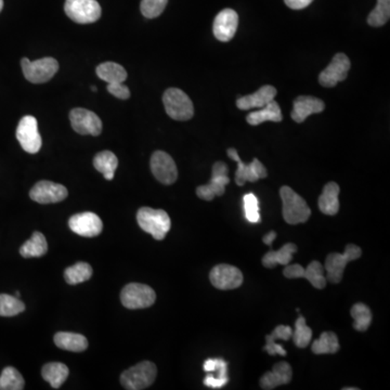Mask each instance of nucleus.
Returning <instances> with one entry per match:
<instances>
[{
  "label": "nucleus",
  "mask_w": 390,
  "mask_h": 390,
  "mask_svg": "<svg viewBox=\"0 0 390 390\" xmlns=\"http://www.w3.org/2000/svg\"><path fill=\"white\" fill-rule=\"evenodd\" d=\"M282 199V214L285 222L290 224H304L311 216V209L305 199L296 193L290 186H284L280 189Z\"/></svg>",
  "instance_id": "nucleus-1"
},
{
  "label": "nucleus",
  "mask_w": 390,
  "mask_h": 390,
  "mask_svg": "<svg viewBox=\"0 0 390 390\" xmlns=\"http://www.w3.org/2000/svg\"><path fill=\"white\" fill-rule=\"evenodd\" d=\"M137 222L139 227L157 241L165 239L171 227L170 218L163 209L142 207L137 213Z\"/></svg>",
  "instance_id": "nucleus-2"
},
{
  "label": "nucleus",
  "mask_w": 390,
  "mask_h": 390,
  "mask_svg": "<svg viewBox=\"0 0 390 390\" xmlns=\"http://www.w3.org/2000/svg\"><path fill=\"white\" fill-rule=\"evenodd\" d=\"M164 106L167 115L176 121H189L193 117L194 108L191 99L178 88H169L163 96Z\"/></svg>",
  "instance_id": "nucleus-3"
},
{
  "label": "nucleus",
  "mask_w": 390,
  "mask_h": 390,
  "mask_svg": "<svg viewBox=\"0 0 390 390\" xmlns=\"http://www.w3.org/2000/svg\"><path fill=\"white\" fill-rule=\"evenodd\" d=\"M157 376L154 363L144 361L121 374V383L127 390H142L151 386Z\"/></svg>",
  "instance_id": "nucleus-4"
},
{
  "label": "nucleus",
  "mask_w": 390,
  "mask_h": 390,
  "mask_svg": "<svg viewBox=\"0 0 390 390\" xmlns=\"http://www.w3.org/2000/svg\"><path fill=\"white\" fill-rule=\"evenodd\" d=\"M362 251L360 247L355 244H348L346 246L345 252L342 254L340 253H332L329 255L325 260V270H326V281L338 284L342 280L344 271L348 262L359 260Z\"/></svg>",
  "instance_id": "nucleus-5"
},
{
  "label": "nucleus",
  "mask_w": 390,
  "mask_h": 390,
  "mask_svg": "<svg viewBox=\"0 0 390 390\" xmlns=\"http://www.w3.org/2000/svg\"><path fill=\"white\" fill-rule=\"evenodd\" d=\"M23 74L30 83L43 84L50 81L59 70L58 61L55 58H43L30 61L23 58L21 61Z\"/></svg>",
  "instance_id": "nucleus-6"
},
{
  "label": "nucleus",
  "mask_w": 390,
  "mask_h": 390,
  "mask_svg": "<svg viewBox=\"0 0 390 390\" xmlns=\"http://www.w3.org/2000/svg\"><path fill=\"white\" fill-rule=\"evenodd\" d=\"M156 294L149 285L130 283L124 287L121 294V302L124 307L128 309H144L153 305Z\"/></svg>",
  "instance_id": "nucleus-7"
},
{
  "label": "nucleus",
  "mask_w": 390,
  "mask_h": 390,
  "mask_svg": "<svg viewBox=\"0 0 390 390\" xmlns=\"http://www.w3.org/2000/svg\"><path fill=\"white\" fill-rule=\"evenodd\" d=\"M64 11L74 22L89 24L100 19L102 10L97 0H66Z\"/></svg>",
  "instance_id": "nucleus-8"
},
{
  "label": "nucleus",
  "mask_w": 390,
  "mask_h": 390,
  "mask_svg": "<svg viewBox=\"0 0 390 390\" xmlns=\"http://www.w3.org/2000/svg\"><path fill=\"white\" fill-rule=\"evenodd\" d=\"M229 182L227 164L224 162H216L213 166L211 182L197 188V197L204 201H213L216 197H222L226 192V186Z\"/></svg>",
  "instance_id": "nucleus-9"
},
{
  "label": "nucleus",
  "mask_w": 390,
  "mask_h": 390,
  "mask_svg": "<svg viewBox=\"0 0 390 390\" xmlns=\"http://www.w3.org/2000/svg\"><path fill=\"white\" fill-rule=\"evenodd\" d=\"M283 275L287 279H298L305 277L311 283L312 286L317 290H323L326 286V277L324 275V268L321 262L313 260L308 264V267L304 268L300 264H286Z\"/></svg>",
  "instance_id": "nucleus-10"
},
{
  "label": "nucleus",
  "mask_w": 390,
  "mask_h": 390,
  "mask_svg": "<svg viewBox=\"0 0 390 390\" xmlns=\"http://www.w3.org/2000/svg\"><path fill=\"white\" fill-rule=\"evenodd\" d=\"M17 138L24 151L30 154L39 152L43 140L38 131L37 119L34 116L26 115L21 119L17 128Z\"/></svg>",
  "instance_id": "nucleus-11"
},
{
  "label": "nucleus",
  "mask_w": 390,
  "mask_h": 390,
  "mask_svg": "<svg viewBox=\"0 0 390 390\" xmlns=\"http://www.w3.org/2000/svg\"><path fill=\"white\" fill-rule=\"evenodd\" d=\"M228 156L237 163L235 171V184L237 186H244L245 182H256L260 179L267 178L268 173L266 167L260 163V159H254L252 163L245 164L240 159L237 150L228 149Z\"/></svg>",
  "instance_id": "nucleus-12"
},
{
  "label": "nucleus",
  "mask_w": 390,
  "mask_h": 390,
  "mask_svg": "<svg viewBox=\"0 0 390 390\" xmlns=\"http://www.w3.org/2000/svg\"><path fill=\"white\" fill-rule=\"evenodd\" d=\"M211 283L222 291L235 290L243 284V273L232 264H220L213 268L209 273Z\"/></svg>",
  "instance_id": "nucleus-13"
},
{
  "label": "nucleus",
  "mask_w": 390,
  "mask_h": 390,
  "mask_svg": "<svg viewBox=\"0 0 390 390\" xmlns=\"http://www.w3.org/2000/svg\"><path fill=\"white\" fill-rule=\"evenodd\" d=\"M72 128L79 135L99 136L102 131V121L96 113L83 108H76L70 113Z\"/></svg>",
  "instance_id": "nucleus-14"
},
{
  "label": "nucleus",
  "mask_w": 390,
  "mask_h": 390,
  "mask_svg": "<svg viewBox=\"0 0 390 390\" xmlns=\"http://www.w3.org/2000/svg\"><path fill=\"white\" fill-rule=\"evenodd\" d=\"M350 61L345 53H338L324 71L319 75V83L323 87L332 88L340 81H345L350 70Z\"/></svg>",
  "instance_id": "nucleus-15"
},
{
  "label": "nucleus",
  "mask_w": 390,
  "mask_h": 390,
  "mask_svg": "<svg viewBox=\"0 0 390 390\" xmlns=\"http://www.w3.org/2000/svg\"><path fill=\"white\" fill-rule=\"evenodd\" d=\"M151 170L161 184H173L178 178V169L176 163L166 152H154L151 157Z\"/></svg>",
  "instance_id": "nucleus-16"
},
{
  "label": "nucleus",
  "mask_w": 390,
  "mask_h": 390,
  "mask_svg": "<svg viewBox=\"0 0 390 390\" xmlns=\"http://www.w3.org/2000/svg\"><path fill=\"white\" fill-rule=\"evenodd\" d=\"M68 189L62 184L51 182H39L32 188L30 199L39 204L59 203L68 197Z\"/></svg>",
  "instance_id": "nucleus-17"
},
{
  "label": "nucleus",
  "mask_w": 390,
  "mask_h": 390,
  "mask_svg": "<svg viewBox=\"0 0 390 390\" xmlns=\"http://www.w3.org/2000/svg\"><path fill=\"white\" fill-rule=\"evenodd\" d=\"M68 226L72 231L84 237H97L102 232L104 224L95 213L86 212L74 215L70 218Z\"/></svg>",
  "instance_id": "nucleus-18"
},
{
  "label": "nucleus",
  "mask_w": 390,
  "mask_h": 390,
  "mask_svg": "<svg viewBox=\"0 0 390 390\" xmlns=\"http://www.w3.org/2000/svg\"><path fill=\"white\" fill-rule=\"evenodd\" d=\"M239 15L233 9H224L214 21V35L220 41H229L237 33Z\"/></svg>",
  "instance_id": "nucleus-19"
},
{
  "label": "nucleus",
  "mask_w": 390,
  "mask_h": 390,
  "mask_svg": "<svg viewBox=\"0 0 390 390\" xmlns=\"http://www.w3.org/2000/svg\"><path fill=\"white\" fill-rule=\"evenodd\" d=\"M292 367L282 361L273 365L270 372L264 373L260 378V387L264 390H272L277 386L286 385L292 380Z\"/></svg>",
  "instance_id": "nucleus-20"
},
{
  "label": "nucleus",
  "mask_w": 390,
  "mask_h": 390,
  "mask_svg": "<svg viewBox=\"0 0 390 390\" xmlns=\"http://www.w3.org/2000/svg\"><path fill=\"white\" fill-rule=\"evenodd\" d=\"M275 96H277V89L273 86H262V88L258 89L256 92L237 99V106L243 111L252 108H262L272 100H275Z\"/></svg>",
  "instance_id": "nucleus-21"
},
{
  "label": "nucleus",
  "mask_w": 390,
  "mask_h": 390,
  "mask_svg": "<svg viewBox=\"0 0 390 390\" xmlns=\"http://www.w3.org/2000/svg\"><path fill=\"white\" fill-rule=\"evenodd\" d=\"M325 108L324 102L315 97L300 96L294 100L292 119L296 123H302L311 114L321 113Z\"/></svg>",
  "instance_id": "nucleus-22"
},
{
  "label": "nucleus",
  "mask_w": 390,
  "mask_h": 390,
  "mask_svg": "<svg viewBox=\"0 0 390 390\" xmlns=\"http://www.w3.org/2000/svg\"><path fill=\"white\" fill-rule=\"evenodd\" d=\"M340 186L336 182H329L323 188L322 193L320 195L319 208L324 215L335 216L340 211Z\"/></svg>",
  "instance_id": "nucleus-23"
},
{
  "label": "nucleus",
  "mask_w": 390,
  "mask_h": 390,
  "mask_svg": "<svg viewBox=\"0 0 390 390\" xmlns=\"http://www.w3.org/2000/svg\"><path fill=\"white\" fill-rule=\"evenodd\" d=\"M296 252H298V245L294 243H286L279 251H270L267 254H264L262 257V266L269 269L277 267V264L286 266L291 264L293 255Z\"/></svg>",
  "instance_id": "nucleus-24"
},
{
  "label": "nucleus",
  "mask_w": 390,
  "mask_h": 390,
  "mask_svg": "<svg viewBox=\"0 0 390 390\" xmlns=\"http://www.w3.org/2000/svg\"><path fill=\"white\" fill-rule=\"evenodd\" d=\"M283 115L277 101L272 100L271 102L262 108L260 111L252 112L247 115L246 121L252 126H258L264 121H275L280 123L282 121Z\"/></svg>",
  "instance_id": "nucleus-25"
},
{
  "label": "nucleus",
  "mask_w": 390,
  "mask_h": 390,
  "mask_svg": "<svg viewBox=\"0 0 390 390\" xmlns=\"http://www.w3.org/2000/svg\"><path fill=\"white\" fill-rule=\"evenodd\" d=\"M55 344L61 349L81 353L88 347V340L77 333L59 332L55 335Z\"/></svg>",
  "instance_id": "nucleus-26"
},
{
  "label": "nucleus",
  "mask_w": 390,
  "mask_h": 390,
  "mask_svg": "<svg viewBox=\"0 0 390 390\" xmlns=\"http://www.w3.org/2000/svg\"><path fill=\"white\" fill-rule=\"evenodd\" d=\"M43 380L50 384L51 387L58 389L66 382L68 376V368L64 363L50 362L43 365Z\"/></svg>",
  "instance_id": "nucleus-27"
},
{
  "label": "nucleus",
  "mask_w": 390,
  "mask_h": 390,
  "mask_svg": "<svg viewBox=\"0 0 390 390\" xmlns=\"http://www.w3.org/2000/svg\"><path fill=\"white\" fill-rule=\"evenodd\" d=\"M119 165V159L111 151H102L97 154L93 159V166L97 170L104 174L106 180H112Z\"/></svg>",
  "instance_id": "nucleus-28"
},
{
  "label": "nucleus",
  "mask_w": 390,
  "mask_h": 390,
  "mask_svg": "<svg viewBox=\"0 0 390 390\" xmlns=\"http://www.w3.org/2000/svg\"><path fill=\"white\" fill-rule=\"evenodd\" d=\"M97 75L108 84L124 83L126 81L127 72L123 66L115 62H104L98 66Z\"/></svg>",
  "instance_id": "nucleus-29"
},
{
  "label": "nucleus",
  "mask_w": 390,
  "mask_h": 390,
  "mask_svg": "<svg viewBox=\"0 0 390 390\" xmlns=\"http://www.w3.org/2000/svg\"><path fill=\"white\" fill-rule=\"evenodd\" d=\"M48 252V243L41 232H34L30 240L21 246L20 254L24 258L41 257Z\"/></svg>",
  "instance_id": "nucleus-30"
},
{
  "label": "nucleus",
  "mask_w": 390,
  "mask_h": 390,
  "mask_svg": "<svg viewBox=\"0 0 390 390\" xmlns=\"http://www.w3.org/2000/svg\"><path fill=\"white\" fill-rule=\"evenodd\" d=\"M312 353L315 355L336 353L340 350V340L334 332H323L319 340L312 342Z\"/></svg>",
  "instance_id": "nucleus-31"
},
{
  "label": "nucleus",
  "mask_w": 390,
  "mask_h": 390,
  "mask_svg": "<svg viewBox=\"0 0 390 390\" xmlns=\"http://www.w3.org/2000/svg\"><path fill=\"white\" fill-rule=\"evenodd\" d=\"M92 275V268L87 262H77V264L66 268L64 271V279L68 284L76 285L86 282Z\"/></svg>",
  "instance_id": "nucleus-32"
},
{
  "label": "nucleus",
  "mask_w": 390,
  "mask_h": 390,
  "mask_svg": "<svg viewBox=\"0 0 390 390\" xmlns=\"http://www.w3.org/2000/svg\"><path fill=\"white\" fill-rule=\"evenodd\" d=\"M350 315L353 319V329L358 332H365L372 322V312L368 306L362 302L355 304L350 310Z\"/></svg>",
  "instance_id": "nucleus-33"
},
{
  "label": "nucleus",
  "mask_w": 390,
  "mask_h": 390,
  "mask_svg": "<svg viewBox=\"0 0 390 390\" xmlns=\"http://www.w3.org/2000/svg\"><path fill=\"white\" fill-rule=\"evenodd\" d=\"M24 385V378L12 367L6 368L0 376V390H22Z\"/></svg>",
  "instance_id": "nucleus-34"
},
{
  "label": "nucleus",
  "mask_w": 390,
  "mask_h": 390,
  "mask_svg": "<svg viewBox=\"0 0 390 390\" xmlns=\"http://www.w3.org/2000/svg\"><path fill=\"white\" fill-rule=\"evenodd\" d=\"M26 310V305L18 298L11 295L0 294V315L13 317Z\"/></svg>",
  "instance_id": "nucleus-35"
},
{
  "label": "nucleus",
  "mask_w": 390,
  "mask_h": 390,
  "mask_svg": "<svg viewBox=\"0 0 390 390\" xmlns=\"http://www.w3.org/2000/svg\"><path fill=\"white\" fill-rule=\"evenodd\" d=\"M292 338L296 347L306 348L309 345L312 338V330L306 323L305 318L300 317L296 320Z\"/></svg>",
  "instance_id": "nucleus-36"
},
{
  "label": "nucleus",
  "mask_w": 390,
  "mask_h": 390,
  "mask_svg": "<svg viewBox=\"0 0 390 390\" xmlns=\"http://www.w3.org/2000/svg\"><path fill=\"white\" fill-rule=\"evenodd\" d=\"M390 18V0H378V5L370 13L368 23L371 26L380 28L385 26Z\"/></svg>",
  "instance_id": "nucleus-37"
},
{
  "label": "nucleus",
  "mask_w": 390,
  "mask_h": 390,
  "mask_svg": "<svg viewBox=\"0 0 390 390\" xmlns=\"http://www.w3.org/2000/svg\"><path fill=\"white\" fill-rule=\"evenodd\" d=\"M168 0H142L140 10L148 19L157 18L166 8Z\"/></svg>",
  "instance_id": "nucleus-38"
},
{
  "label": "nucleus",
  "mask_w": 390,
  "mask_h": 390,
  "mask_svg": "<svg viewBox=\"0 0 390 390\" xmlns=\"http://www.w3.org/2000/svg\"><path fill=\"white\" fill-rule=\"evenodd\" d=\"M245 216L249 222L258 224L260 222V205L258 199L253 193L246 194L244 197Z\"/></svg>",
  "instance_id": "nucleus-39"
},
{
  "label": "nucleus",
  "mask_w": 390,
  "mask_h": 390,
  "mask_svg": "<svg viewBox=\"0 0 390 390\" xmlns=\"http://www.w3.org/2000/svg\"><path fill=\"white\" fill-rule=\"evenodd\" d=\"M217 376H213L212 373H207L204 380V385L213 389H220L224 387L229 382L228 378V363L222 365L220 370L217 371Z\"/></svg>",
  "instance_id": "nucleus-40"
},
{
  "label": "nucleus",
  "mask_w": 390,
  "mask_h": 390,
  "mask_svg": "<svg viewBox=\"0 0 390 390\" xmlns=\"http://www.w3.org/2000/svg\"><path fill=\"white\" fill-rule=\"evenodd\" d=\"M292 327L287 326V325H277L275 330L272 331L271 334L266 336V342H267V344L275 342L277 340H285L286 342V340L292 338Z\"/></svg>",
  "instance_id": "nucleus-41"
},
{
  "label": "nucleus",
  "mask_w": 390,
  "mask_h": 390,
  "mask_svg": "<svg viewBox=\"0 0 390 390\" xmlns=\"http://www.w3.org/2000/svg\"><path fill=\"white\" fill-rule=\"evenodd\" d=\"M108 90L114 97L121 100H127L130 97V90L124 83L108 84Z\"/></svg>",
  "instance_id": "nucleus-42"
},
{
  "label": "nucleus",
  "mask_w": 390,
  "mask_h": 390,
  "mask_svg": "<svg viewBox=\"0 0 390 390\" xmlns=\"http://www.w3.org/2000/svg\"><path fill=\"white\" fill-rule=\"evenodd\" d=\"M226 361L222 358H215V359H207L203 364V370L206 373H215L222 368V365L226 364Z\"/></svg>",
  "instance_id": "nucleus-43"
},
{
  "label": "nucleus",
  "mask_w": 390,
  "mask_h": 390,
  "mask_svg": "<svg viewBox=\"0 0 390 390\" xmlns=\"http://www.w3.org/2000/svg\"><path fill=\"white\" fill-rule=\"evenodd\" d=\"M284 1L287 7H290L291 9L300 10V9L308 7L313 0H284Z\"/></svg>",
  "instance_id": "nucleus-44"
},
{
  "label": "nucleus",
  "mask_w": 390,
  "mask_h": 390,
  "mask_svg": "<svg viewBox=\"0 0 390 390\" xmlns=\"http://www.w3.org/2000/svg\"><path fill=\"white\" fill-rule=\"evenodd\" d=\"M275 237H277V233H275V231H270L269 233L266 234V235L262 237V242H264V244H267L268 246H271Z\"/></svg>",
  "instance_id": "nucleus-45"
},
{
  "label": "nucleus",
  "mask_w": 390,
  "mask_h": 390,
  "mask_svg": "<svg viewBox=\"0 0 390 390\" xmlns=\"http://www.w3.org/2000/svg\"><path fill=\"white\" fill-rule=\"evenodd\" d=\"M3 0H0V12L3 11Z\"/></svg>",
  "instance_id": "nucleus-46"
},
{
  "label": "nucleus",
  "mask_w": 390,
  "mask_h": 390,
  "mask_svg": "<svg viewBox=\"0 0 390 390\" xmlns=\"http://www.w3.org/2000/svg\"><path fill=\"white\" fill-rule=\"evenodd\" d=\"M358 389H359V388H351V387L344 388V390H358Z\"/></svg>",
  "instance_id": "nucleus-47"
},
{
  "label": "nucleus",
  "mask_w": 390,
  "mask_h": 390,
  "mask_svg": "<svg viewBox=\"0 0 390 390\" xmlns=\"http://www.w3.org/2000/svg\"><path fill=\"white\" fill-rule=\"evenodd\" d=\"M91 90H92V91H97V87H96V86H92V87H91Z\"/></svg>",
  "instance_id": "nucleus-48"
},
{
  "label": "nucleus",
  "mask_w": 390,
  "mask_h": 390,
  "mask_svg": "<svg viewBox=\"0 0 390 390\" xmlns=\"http://www.w3.org/2000/svg\"><path fill=\"white\" fill-rule=\"evenodd\" d=\"M19 296H20V293L19 292L15 293V298H19Z\"/></svg>",
  "instance_id": "nucleus-49"
}]
</instances>
